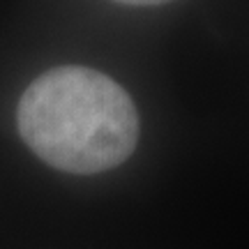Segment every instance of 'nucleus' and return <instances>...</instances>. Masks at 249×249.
<instances>
[{"mask_svg": "<svg viewBox=\"0 0 249 249\" xmlns=\"http://www.w3.org/2000/svg\"><path fill=\"white\" fill-rule=\"evenodd\" d=\"M17 120L37 157L79 176L123 164L139 141L132 97L88 67H58L35 79L18 102Z\"/></svg>", "mask_w": 249, "mask_h": 249, "instance_id": "f257e3e1", "label": "nucleus"}, {"mask_svg": "<svg viewBox=\"0 0 249 249\" xmlns=\"http://www.w3.org/2000/svg\"><path fill=\"white\" fill-rule=\"evenodd\" d=\"M123 5H161V2H169V0H116Z\"/></svg>", "mask_w": 249, "mask_h": 249, "instance_id": "f03ea898", "label": "nucleus"}]
</instances>
